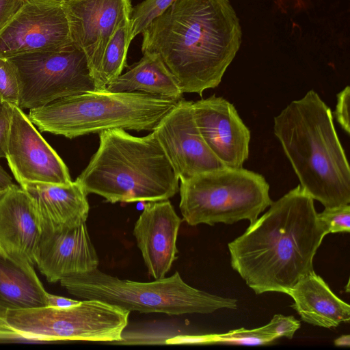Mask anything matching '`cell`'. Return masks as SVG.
<instances>
[{
  "mask_svg": "<svg viewBox=\"0 0 350 350\" xmlns=\"http://www.w3.org/2000/svg\"><path fill=\"white\" fill-rule=\"evenodd\" d=\"M81 300L72 299L47 293L46 295V306L55 308H66L78 304Z\"/></svg>",
  "mask_w": 350,
  "mask_h": 350,
  "instance_id": "31",
  "label": "cell"
},
{
  "mask_svg": "<svg viewBox=\"0 0 350 350\" xmlns=\"http://www.w3.org/2000/svg\"><path fill=\"white\" fill-rule=\"evenodd\" d=\"M300 325V321L293 316L275 314L269 323L262 327L267 333L278 339L280 337L291 339Z\"/></svg>",
  "mask_w": 350,
  "mask_h": 350,
  "instance_id": "27",
  "label": "cell"
},
{
  "mask_svg": "<svg viewBox=\"0 0 350 350\" xmlns=\"http://www.w3.org/2000/svg\"><path fill=\"white\" fill-rule=\"evenodd\" d=\"M180 210L190 226L253 223L273 202L265 177L253 171L223 168L180 181Z\"/></svg>",
  "mask_w": 350,
  "mask_h": 350,
  "instance_id": "7",
  "label": "cell"
},
{
  "mask_svg": "<svg viewBox=\"0 0 350 350\" xmlns=\"http://www.w3.org/2000/svg\"><path fill=\"white\" fill-rule=\"evenodd\" d=\"M12 105L0 101V158H5Z\"/></svg>",
  "mask_w": 350,
  "mask_h": 350,
  "instance_id": "29",
  "label": "cell"
},
{
  "mask_svg": "<svg viewBox=\"0 0 350 350\" xmlns=\"http://www.w3.org/2000/svg\"><path fill=\"white\" fill-rule=\"evenodd\" d=\"M5 158L20 185L26 183L68 185L72 181L62 158L23 109L14 105Z\"/></svg>",
  "mask_w": 350,
  "mask_h": 350,
  "instance_id": "11",
  "label": "cell"
},
{
  "mask_svg": "<svg viewBox=\"0 0 350 350\" xmlns=\"http://www.w3.org/2000/svg\"><path fill=\"white\" fill-rule=\"evenodd\" d=\"M7 310L0 307V327H9L5 321Z\"/></svg>",
  "mask_w": 350,
  "mask_h": 350,
  "instance_id": "36",
  "label": "cell"
},
{
  "mask_svg": "<svg viewBox=\"0 0 350 350\" xmlns=\"http://www.w3.org/2000/svg\"><path fill=\"white\" fill-rule=\"evenodd\" d=\"M337 103L334 115L337 122L340 124L342 129L347 133H350L349 125V100H350V88L345 87L336 95Z\"/></svg>",
  "mask_w": 350,
  "mask_h": 350,
  "instance_id": "28",
  "label": "cell"
},
{
  "mask_svg": "<svg viewBox=\"0 0 350 350\" xmlns=\"http://www.w3.org/2000/svg\"><path fill=\"white\" fill-rule=\"evenodd\" d=\"M23 0H0V31L21 7Z\"/></svg>",
  "mask_w": 350,
  "mask_h": 350,
  "instance_id": "30",
  "label": "cell"
},
{
  "mask_svg": "<svg viewBox=\"0 0 350 350\" xmlns=\"http://www.w3.org/2000/svg\"><path fill=\"white\" fill-rule=\"evenodd\" d=\"M277 339L264 331L262 327L252 329L242 327L224 334L208 335L207 343L260 346L270 344Z\"/></svg>",
  "mask_w": 350,
  "mask_h": 350,
  "instance_id": "23",
  "label": "cell"
},
{
  "mask_svg": "<svg viewBox=\"0 0 350 350\" xmlns=\"http://www.w3.org/2000/svg\"><path fill=\"white\" fill-rule=\"evenodd\" d=\"M13 185L11 176L0 165V189L6 190Z\"/></svg>",
  "mask_w": 350,
  "mask_h": 350,
  "instance_id": "33",
  "label": "cell"
},
{
  "mask_svg": "<svg viewBox=\"0 0 350 350\" xmlns=\"http://www.w3.org/2000/svg\"><path fill=\"white\" fill-rule=\"evenodd\" d=\"M317 218L327 234L336 232H349L350 205L345 204L325 208Z\"/></svg>",
  "mask_w": 350,
  "mask_h": 350,
  "instance_id": "26",
  "label": "cell"
},
{
  "mask_svg": "<svg viewBox=\"0 0 350 350\" xmlns=\"http://www.w3.org/2000/svg\"><path fill=\"white\" fill-rule=\"evenodd\" d=\"M105 90L138 92L148 94L183 98L180 88L163 62L155 54L143 53L142 57L123 74L108 83Z\"/></svg>",
  "mask_w": 350,
  "mask_h": 350,
  "instance_id": "21",
  "label": "cell"
},
{
  "mask_svg": "<svg viewBox=\"0 0 350 350\" xmlns=\"http://www.w3.org/2000/svg\"><path fill=\"white\" fill-rule=\"evenodd\" d=\"M21 340L20 336L10 327H0V342Z\"/></svg>",
  "mask_w": 350,
  "mask_h": 350,
  "instance_id": "32",
  "label": "cell"
},
{
  "mask_svg": "<svg viewBox=\"0 0 350 350\" xmlns=\"http://www.w3.org/2000/svg\"><path fill=\"white\" fill-rule=\"evenodd\" d=\"M131 15L124 17L114 30L103 53L94 79L97 90H104L126 66V55L131 44Z\"/></svg>",
  "mask_w": 350,
  "mask_h": 350,
  "instance_id": "22",
  "label": "cell"
},
{
  "mask_svg": "<svg viewBox=\"0 0 350 350\" xmlns=\"http://www.w3.org/2000/svg\"><path fill=\"white\" fill-rule=\"evenodd\" d=\"M6 190H2L0 189V197L3 194V193Z\"/></svg>",
  "mask_w": 350,
  "mask_h": 350,
  "instance_id": "38",
  "label": "cell"
},
{
  "mask_svg": "<svg viewBox=\"0 0 350 350\" xmlns=\"http://www.w3.org/2000/svg\"><path fill=\"white\" fill-rule=\"evenodd\" d=\"M72 43L64 6L24 1L0 31V57L53 51Z\"/></svg>",
  "mask_w": 350,
  "mask_h": 350,
  "instance_id": "10",
  "label": "cell"
},
{
  "mask_svg": "<svg viewBox=\"0 0 350 350\" xmlns=\"http://www.w3.org/2000/svg\"><path fill=\"white\" fill-rule=\"evenodd\" d=\"M18 100L16 68L10 59L0 57V101L18 106Z\"/></svg>",
  "mask_w": 350,
  "mask_h": 350,
  "instance_id": "25",
  "label": "cell"
},
{
  "mask_svg": "<svg viewBox=\"0 0 350 350\" xmlns=\"http://www.w3.org/2000/svg\"><path fill=\"white\" fill-rule=\"evenodd\" d=\"M299 185L325 208L350 203V168L330 108L313 90L273 118Z\"/></svg>",
  "mask_w": 350,
  "mask_h": 350,
  "instance_id": "3",
  "label": "cell"
},
{
  "mask_svg": "<svg viewBox=\"0 0 350 350\" xmlns=\"http://www.w3.org/2000/svg\"><path fill=\"white\" fill-rule=\"evenodd\" d=\"M181 99L95 90L31 109L27 116L40 132L68 139L113 129L153 131Z\"/></svg>",
  "mask_w": 350,
  "mask_h": 350,
  "instance_id": "5",
  "label": "cell"
},
{
  "mask_svg": "<svg viewBox=\"0 0 350 350\" xmlns=\"http://www.w3.org/2000/svg\"><path fill=\"white\" fill-rule=\"evenodd\" d=\"M59 282L68 293L80 299H98L130 312L182 315L237 308L235 299L195 288L184 282L178 271L168 278L140 282L122 280L97 268Z\"/></svg>",
  "mask_w": 350,
  "mask_h": 350,
  "instance_id": "6",
  "label": "cell"
},
{
  "mask_svg": "<svg viewBox=\"0 0 350 350\" xmlns=\"http://www.w3.org/2000/svg\"><path fill=\"white\" fill-rule=\"evenodd\" d=\"M130 312L98 299H81L73 306L8 310L7 325L21 340L119 342Z\"/></svg>",
  "mask_w": 350,
  "mask_h": 350,
  "instance_id": "8",
  "label": "cell"
},
{
  "mask_svg": "<svg viewBox=\"0 0 350 350\" xmlns=\"http://www.w3.org/2000/svg\"><path fill=\"white\" fill-rule=\"evenodd\" d=\"M199 131L213 154L226 167L240 168L249 157L250 131L235 107L215 94L192 105Z\"/></svg>",
  "mask_w": 350,
  "mask_h": 350,
  "instance_id": "13",
  "label": "cell"
},
{
  "mask_svg": "<svg viewBox=\"0 0 350 350\" xmlns=\"http://www.w3.org/2000/svg\"><path fill=\"white\" fill-rule=\"evenodd\" d=\"M72 43L85 53L94 81L114 30L131 15V0H74L64 5Z\"/></svg>",
  "mask_w": 350,
  "mask_h": 350,
  "instance_id": "14",
  "label": "cell"
},
{
  "mask_svg": "<svg viewBox=\"0 0 350 350\" xmlns=\"http://www.w3.org/2000/svg\"><path fill=\"white\" fill-rule=\"evenodd\" d=\"M40 232L31 198L14 184L0 197V244L8 255L34 266Z\"/></svg>",
  "mask_w": 350,
  "mask_h": 350,
  "instance_id": "17",
  "label": "cell"
},
{
  "mask_svg": "<svg viewBox=\"0 0 350 350\" xmlns=\"http://www.w3.org/2000/svg\"><path fill=\"white\" fill-rule=\"evenodd\" d=\"M303 321L321 327H336L350 320V306L338 297L314 271L301 278L287 293Z\"/></svg>",
  "mask_w": 350,
  "mask_h": 350,
  "instance_id": "19",
  "label": "cell"
},
{
  "mask_svg": "<svg viewBox=\"0 0 350 350\" xmlns=\"http://www.w3.org/2000/svg\"><path fill=\"white\" fill-rule=\"evenodd\" d=\"M20 186L32 201L40 228L73 227L86 222L88 194L76 180L68 185L26 183Z\"/></svg>",
  "mask_w": 350,
  "mask_h": 350,
  "instance_id": "18",
  "label": "cell"
},
{
  "mask_svg": "<svg viewBox=\"0 0 350 350\" xmlns=\"http://www.w3.org/2000/svg\"><path fill=\"white\" fill-rule=\"evenodd\" d=\"M182 219L168 200L148 202L136 221L133 234L148 273L165 277L176 258Z\"/></svg>",
  "mask_w": 350,
  "mask_h": 350,
  "instance_id": "16",
  "label": "cell"
},
{
  "mask_svg": "<svg viewBox=\"0 0 350 350\" xmlns=\"http://www.w3.org/2000/svg\"><path fill=\"white\" fill-rule=\"evenodd\" d=\"M23 1H31L41 3H51L53 5L64 6L66 4L74 1V0H23Z\"/></svg>",
  "mask_w": 350,
  "mask_h": 350,
  "instance_id": "35",
  "label": "cell"
},
{
  "mask_svg": "<svg viewBox=\"0 0 350 350\" xmlns=\"http://www.w3.org/2000/svg\"><path fill=\"white\" fill-rule=\"evenodd\" d=\"M16 68L18 107L31 109L57 99L97 90L84 52L73 43L56 51L9 58Z\"/></svg>",
  "mask_w": 350,
  "mask_h": 350,
  "instance_id": "9",
  "label": "cell"
},
{
  "mask_svg": "<svg viewBox=\"0 0 350 350\" xmlns=\"http://www.w3.org/2000/svg\"><path fill=\"white\" fill-rule=\"evenodd\" d=\"M174 0H144L132 8L131 36L132 41L149 23L161 14Z\"/></svg>",
  "mask_w": 350,
  "mask_h": 350,
  "instance_id": "24",
  "label": "cell"
},
{
  "mask_svg": "<svg viewBox=\"0 0 350 350\" xmlns=\"http://www.w3.org/2000/svg\"><path fill=\"white\" fill-rule=\"evenodd\" d=\"M142 51L157 55L181 92L217 87L241 43L229 0H174L143 30Z\"/></svg>",
  "mask_w": 350,
  "mask_h": 350,
  "instance_id": "1",
  "label": "cell"
},
{
  "mask_svg": "<svg viewBox=\"0 0 350 350\" xmlns=\"http://www.w3.org/2000/svg\"><path fill=\"white\" fill-rule=\"evenodd\" d=\"M46 291L33 265L0 256V307L7 310L46 306Z\"/></svg>",
  "mask_w": 350,
  "mask_h": 350,
  "instance_id": "20",
  "label": "cell"
},
{
  "mask_svg": "<svg viewBox=\"0 0 350 350\" xmlns=\"http://www.w3.org/2000/svg\"><path fill=\"white\" fill-rule=\"evenodd\" d=\"M35 265L51 283L98 268L99 259L86 222L73 227L40 228Z\"/></svg>",
  "mask_w": 350,
  "mask_h": 350,
  "instance_id": "15",
  "label": "cell"
},
{
  "mask_svg": "<svg viewBox=\"0 0 350 350\" xmlns=\"http://www.w3.org/2000/svg\"><path fill=\"white\" fill-rule=\"evenodd\" d=\"M334 342L337 347H349L350 336L349 334L342 335L336 338Z\"/></svg>",
  "mask_w": 350,
  "mask_h": 350,
  "instance_id": "34",
  "label": "cell"
},
{
  "mask_svg": "<svg viewBox=\"0 0 350 350\" xmlns=\"http://www.w3.org/2000/svg\"><path fill=\"white\" fill-rule=\"evenodd\" d=\"M192 105V101L182 98L153 131L180 181L225 167L203 139L193 117Z\"/></svg>",
  "mask_w": 350,
  "mask_h": 350,
  "instance_id": "12",
  "label": "cell"
},
{
  "mask_svg": "<svg viewBox=\"0 0 350 350\" xmlns=\"http://www.w3.org/2000/svg\"><path fill=\"white\" fill-rule=\"evenodd\" d=\"M7 255H8L7 253L5 252V251L4 250V249L0 244V256H7Z\"/></svg>",
  "mask_w": 350,
  "mask_h": 350,
  "instance_id": "37",
  "label": "cell"
},
{
  "mask_svg": "<svg viewBox=\"0 0 350 350\" xmlns=\"http://www.w3.org/2000/svg\"><path fill=\"white\" fill-rule=\"evenodd\" d=\"M326 234L314 199L299 185L228 243L231 266L256 294H287L314 271V255Z\"/></svg>",
  "mask_w": 350,
  "mask_h": 350,
  "instance_id": "2",
  "label": "cell"
},
{
  "mask_svg": "<svg viewBox=\"0 0 350 350\" xmlns=\"http://www.w3.org/2000/svg\"><path fill=\"white\" fill-rule=\"evenodd\" d=\"M76 180L87 194L111 203L168 200L179 190V178L154 131L144 137L121 129L99 133L98 150Z\"/></svg>",
  "mask_w": 350,
  "mask_h": 350,
  "instance_id": "4",
  "label": "cell"
}]
</instances>
